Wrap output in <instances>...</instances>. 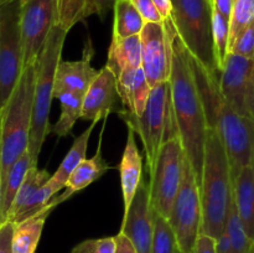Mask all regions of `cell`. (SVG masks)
Wrapping results in <instances>:
<instances>
[{"instance_id": "45", "label": "cell", "mask_w": 254, "mask_h": 253, "mask_svg": "<svg viewBox=\"0 0 254 253\" xmlns=\"http://www.w3.org/2000/svg\"><path fill=\"white\" fill-rule=\"evenodd\" d=\"M251 253H254V246H253V248H252V251H251Z\"/></svg>"}, {"instance_id": "20", "label": "cell", "mask_w": 254, "mask_h": 253, "mask_svg": "<svg viewBox=\"0 0 254 253\" xmlns=\"http://www.w3.org/2000/svg\"><path fill=\"white\" fill-rule=\"evenodd\" d=\"M233 198L248 237L254 242V163L245 166L232 180Z\"/></svg>"}, {"instance_id": "18", "label": "cell", "mask_w": 254, "mask_h": 253, "mask_svg": "<svg viewBox=\"0 0 254 253\" xmlns=\"http://www.w3.org/2000/svg\"><path fill=\"white\" fill-rule=\"evenodd\" d=\"M135 131L128 128V138H127L126 149L119 164V173H121V186L123 193L124 213L129 210L138 191L139 185L143 180V160H141L140 151L136 145Z\"/></svg>"}, {"instance_id": "26", "label": "cell", "mask_w": 254, "mask_h": 253, "mask_svg": "<svg viewBox=\"0 0 254 253\" xmlns=\"http://www.w3.org/2000/svg\"><path fill=\"white\" fill-rule=\"evenodd\" d=\"M113 10V36L129 37L140 35L145 21L130 0H117Z\"/></svg>"}, {"instance_id": "34", "label": "cell", "mask_w": 254, "mask_h": 253, "mask_svg": "<svg viewBox=\"0 0 254 253\" xmlns=\"http://www.w3.org/2000/svg\"><path fill=\"white\" fill-rule=\"evenodd\" d=\"M116 2L117 0H84L82 19L84 21L87 17L92 16V15H98L99 17L103 19L107 12L113 9Z\"/></svg>"}, {"instance_id": "11", "label": "cell", "mask_w": 254, "mask_h": 253, "mask_svg": "<svg viewBox=\"0 0 254 253\" xmlns=\"http://www.w3.org/2000/svg\"><path fill=\"white\" fill-rule=\"evenodd\" d=\"M184 161L185 154L183 144L180 138L176 136L163 144L159 150L155 166L149 173L151 206L165 218H169L170 216L173 203L180 190Z\"/></svg>"}, {"instance_id": "30", "label": "cell", "mask_w": 254, "mask_h": 253, "mask_svg": "<svg viewBox=\"0 0 254 253\" xmlns=\"http://www.w3.org/2000/svg\"><path fill=\"white\" fill-rule=\"evenodd\" d=\"M176 237L168 218L154 210V235L151 243V253H174Z\"/></svg>"}, {"instance_id": "5", "label": "cell", "mask_w": 254, "mask_h": 253, "mask_svg": "<svg viewBox=\"0 0 254 253\" xmlns=\"http://www.w3.org/2000/svg\"><path fill=\"white\" fill-rule=\"evenodd\" d=\"M117 114L140 138L145 151L146 166L150 173L155 166L163 144L179 136L170 81L151 88L145 111L140 117L134 116L123 108L119 109Z\"/></svg>"}, {"instance_id": "35", "label": "cell", "mask_w": 254, "mask_h": 253, "mask_svg": "<svg viewBox=\"0 0 254 253\" xmlns=\"http://www.w3.org/2000/svg\"><path fill=\"white\" fill-rule=\"evenodd\" d=\"M145 22H164L153 0H130Z\"/></svg>"}, {"instance_id": "13", "label": "cell", "mask_w": 254, "mask_h": 253, "mask_svg": "<svg viewBox=\"0 0 254 253\" xmlns=\"http://www.w3.org/2000/svg\"><path fill=\"white\" fill-rule=\"evenodd\" d=\"M119 232L133 243L138 253H151L154 235V208L150 202L149 184L141 180L129 210L124 213Z\"/></svg>"}, {"instance_id": "17", "label": "cell", "mask_w": 254, "mask_h": 253, "mask_svg": "<svg viewBox=\"0 0 254 253\" xmlns=\"http://www.w3.org/2000/svg\"><path fill=\"white\" fill-rule=\"evenodd\" d=\"M119 98L123 109L136 117H140L145 111L151 87L146 79L143 67L127 68L117 78Z\"/></svg>"}, {"instance_id": "37", "label": "cell", "mask_w": 254, "mask_h": 253, "mask_svg": "<svg viewBox=\"0 0 254 253\" xmlns=\"http://www.w3.org/2000/svg\"><path fill=\"white\" fill-rule=\"evenodd\" d=\"M192 253H217L216 252V240L211 236L200 233L196 240Z\"/></svg>"}, {"instance_id": "3", "label": "cell", "mask_w": 254, "mask_h": 253, "mask_svg": "<svg viewBox=\"0 0 254 253\" xmlns=\"http://www.w3.org/2000/svg\"><path fill=\"white\" fill-rule=\"evenodd\" d=\"M202 225L201 233L218 238L233 200V185L227 153L220 135L208 128L205 145L202 178L200 184Z\"/></svg>"}, {"instance_id": "12", "label": "cell", "mask_w": 254, "mask_h": 253, "mask_svg": "<svg viewBox=\"0 0 254 253\" xmlns=\"http://www.w3.org/2000/svg\"><path fill=\"white\" fill-rule=\"evenodd\" d=\"M176 36L178 32L171 19L145 22L141 30V67L151 88L170 79Z\"/></svg>"}, {"instance_id": "24", "label": "cell", "mask_w": 254, "mask_h": 253, "mask_svg": "<svg viewBox=\"0 0 254 253\" xmlns=\"http://www.w3.org/2000/svg\"><path fill=\"white\" fill-rule=\"evenodd\" d=\"M35 165H37V163H35L31 154H30L29 148H27L20 155V158L10 166L9 171H7L6 176L4 179V184H2V222L6 221L7 213L11 208V205L14 202L15 196H16L20 186L24 183L27 171Z\"/></svg>"}, {"instance_id": "41", "label": "cell", "mask_w": 254, "mask_h": 253, "mask_svg": "<svg viewBox=\"0 0 254 253\" xmlns=\"http://www.w3.org/2000/svg\"><path fill=\"white\" fill-rule=\"evenodd\" d=\"M216 252L217 253H233L232 243H231L230 237L227 232L223 231L222 235L216 238Z\"/></svg>"}, {"instance_id": "43", "label": "cell", "mask_w": 254, "mask_h": 253, "mask_svg": "<svg viewBox=\"0 0 254 253\" xmlns=\"http://www.w3.org/2000/svg\"><path fill=\"white\" fill-rule=\"evenodd\" d=\"M248 108H250V116L254 121V68L252 74V81H251L250 89V99H248Z\"/></svg>"}, {"instance_id": "2", "label": "cell", "mask_w": 254, "mask_h": 253, "mask_svg": "<svg viewBox=\"0 0 254 253\" xmlns=\"http://www.w3.org/2000/svg\"><path fill=\"white\" fill-rule=\"evenodd\" d=\"M191 64L208 128L213 129L222 140L233 180L245 166L254 163V121L236 112L223 98L218 84L220 74L206 71L192 56Z\"/></svg>"}, {"instance_id": "39", "label": "cell", "mask_w": 254, "mask_h": 253, "mask_svg": "<svg viewBox=\"0 0 254 253\" xmlns=\"http://www.w3.org/2000/svg\"><path fill=\"white\" fill-rule=\"evenodd\" d=\"M233 4H235V0H212L213 9L217 12H220L227 20H231Z\"/></svg>"}, {"instance_id": "36", "label": "cell", "mask_w": 254, "mask_h": 253, "mask_svg": "<svg viewBox=\"0 0 254 253\" xmlns=\"http://www.w3.org/2000/svg\"><path fill=\"white\" fill-rule=\"evenodd\" d=\"M14 223L4 221L0 223V253H12L11 240Z\"/></svg>"}, {"instance_id": "6", "label": "cell", "mask_w": 254, "mask_h": 253, "mask_svg": "<svg viewBox=\"0 0 254 253\" xmlns=\"http://www.w3.org/2000/svg\"><path fill=\"white\" fill-rule=\"evenodd\" d=\"M69 29L66 26L56 25L49 34L46 44L36 61L34 116L29 141V150L35 163L39 160L45 139L51 133L50 111L52 99L55 98V77L57 66L62 60V50Z\"/></svg>"}, {"instance_id": "38", "label": "cell", "mask_w": 254, "mask_h": 253, "mask_svg": "<svg viewBox=\"0 0 254 253\" xmlns=\"http://www.w3.org/2000/svg\"><path fill=\"white\" fill-rule=\"evenodd\" d=\"M114 237H116V252L114 253H138L134 248L133 243L123 233L119 232Z\"/></svg>"}, {"instance_id": "7", "label": "cell", "mask_w": 254, "mask_h": 253, "mask_svg": "<svg viewBox=\"0 0 254 253\" xmlns=\"http://www.w3.org/2000/svg\"><path fill=\"white\" fill-rule=\"evenodd\" d=\"M178 37L191 56L212 74H220L212 35V0H171Z\"/></svg>"}, {"instance_id": "8", "label": "cell", "mask_w": 254, "mask_h": 253, "mask_svg": "<svg viewBox=\"0 0 254 253\" xmlns=\"http://www.w3.org/2000/svg\"><path fill=\"white\" fill-rule=\"evenodd\" d=\"M78 22V14L59 0H21L20 34L24 68L36 63L49 34L56 25L71 30Z\"/></svg>"}, {"instance_id": "33", "label": "cell", "mask_w": 254, "mask_h": 253, "mask_svg": "<svg viewBox=\"0 0 254 253\" xmlns=\"http://www.w3.org/2000/svg\"><path fill=\"white\" fill-rule=\"evenodd\" d=\"M230 52L246 59H254V21L236 37Z\"/></svg>"}, {"instance_id": "42", "label": "cell", "mask_w": 254, "mask_h": 253, "mask_svg": "<svg viewBox=\"0 0 254 253\" xmlns=\"http://www.w3.org/2000/svg\"><path fill=\"white\" fill-rule=\"evenodd\" d=\"M2 184H4V178H2V160H1V118H0V223L2 222L1 207H2Z\"/></svg>"}, {"instance_id": "1", "label": "cell", "mask_w": 254, "mask_h": 253, "mask_svg": "<svg viewBox=\"0 0 254 253\" xmlns=\"http://www.w3.org/2000/svg\"><path fill=\"white\" fill-rule=\"evenodd\" d=\"M169 81L179 138L185 158L190 163L200 186L208 123L193 74L191 55L178 36L174 41L173 66Z\"/></svg>"}, {"instance_id": "14", "label": "cell", "mask_w": 254, "mask_h": 253, "mask_svg": "<svg viewBox=\"0 0 254 253\" xmlns=\"http://www.w3.org/2000/svg\"><path fill=\"white\" fill-rule=\"evenodd\" d=\"M253 68L254 59H246L230 52L218 77L220 91L223 98L236 112L246 117H251L248 99Z\"/></svg>"}, {"instance_id": "23", "label": "cell", "mask_w": 254, "mask_h": 253, "mask_svg": "<svg viewBox=\"0 0 254 253\" xmlns=\"http://www.w3.org/2000/svg\"><path fill=\"white\" fill-rule=\"evenodd\" d=\"M97 123H98V122H92L91 126H89L83 133L79 134V135L74 139L71 149H69L68 153L66 154V156H64V159L62 160V163L60 164L59 169L55 171V174H52L50 180L47 181V185H49L55 192H59L60 190L66 188L67 181H68L69 176L72 175L74 169L86 159L89 136H91L92 131H93Z\"/></svg>"}, {"instance_id": "10", "label": "cell", "mask_w": 254, "mask_h": 253, "mask_svg": "<svg viewBox=\"0 0 254 253\" xmlns=\"http://www.w3.org/2000/svg\"><path fill=\"white\" fill-rule=\"evenodd\" d=\"M169 222L176 237V246L181 253H192L196 240L201 233L202 207L200 186L190 163L184 161L183 181L173 203Z\"/></svg>"}, {"instance_id": "21", "label": "cell", "mask_w": 254, "mask_h": 253, "mask_svg": "<svg viewBox=\"0 0 254 253\" xmlns=\"http://www.w3.org/2000/svg\"><path fill=\"white\" fill-rule=\"evenodd\" d=\"M106 66L116 74L117 78L127 68L141 67L140 35L129 37H112Z\"/></svg>"}, {"instance_id": "15", "label": "cell", "mask_w": 254, "mask_h": 253, "mask_svg": "<svg viewBox=\"0 0 254 253\" xmlns=\"http://www.w3.org/2000/svg\"><path fill=\"white\" fill-rule=\"evenodd\" d=\"M119 93L117 77L107 66L99 69L83 98L81 119L88 122H98L107 118L108 114L118 113Z\"/></svg>"}, {"instance_id": "27", "label": "cell", "mask_w": 254, "mask_h": 253, "mask_svg": "<svg viewBox=\"0 0 254 253\" xmlns=\"http://www.w3.org/2000/svg\"><path fill=\"white\" fill-rule=\"evenodd\" d=\"M51 174L46 170V169H39L37 165L30 168V170L27 171L26 176H25V180L22 183V185L20 186L19 191H17L16 196H15V200L12 202L11 208H10L9 213H7L6 221L11 220L17 212H19L20 208L50 180L51 178Z\"/></svg>"}, {"instance_id": "16", "label": "cell", "mask_w": 254, "mask_h": 253, "mask_svg": "<svg viewBox=\"0 0 254 253\" xmlns=\"http://www.w3.org/2000/svg\"><path fill=\"white\" fill-rule=\"evenodd\" d=\"M93 56L94 50L91 39H88L81 60H77V61H62L61 60L57 66L56 77H55V98L64 92H73V93H79L83 96L86 94L99 72L92 66Z\"/></svg>"}, {"instance_id": "19", "label": "cell", "mask_w": 254, "mask_h": 253, "mask_svg": "<svg viewBox=\"0 0 254 253\" xmlns=\"http://www.w3.org/2000/svg\"><path fill=\"white\" fill-rule=\"evenodd\" d=\"M59 205V198H57V196H55L46 210L40 212L39 215L32 216V217L27 218V220L21 221V222L14 223L11 240L12 253L36 252L37 245H39L42 231H44L45 222H46L51 211Z\"/></svg>"}, {"instance_id": "22", "label": "cell", "mask_w": 254, "mask_h": 253, "mask_svg": "<svg viewBox=\"0 0 254 253\" xmlns=\"http://www.w3.org/2000/svg\"><path fill=\"white\" fill-rule=\"evenodd\" d=\"M109 169H111V165H109V163H107V161L104 160L103 155H102L101 144H99L96 154H94L92 158L84 159V160L74 169V171L72 173V175L69 176L68 181H67L66 184V191H64L62 195L57 196L60 203L68 200L73 193L88 188L91 184H93L94 181L101 179Z\"/></svg>"}, {"instance_id": "25", "label": "cell", "mask_w": 254, "mask_h": 253, "mask_svg": "<svg viewBox=\"0 0 254 253\" xmlns=\"http://www.w3.org/2000/svg\"><path fill=\"white\" fill-rule=\"evenodd\" d=\"M61 103V116L60 119L51 126V133L60 138L67 136L72 133L74 124L82 117L83 108V94L73 92H64L56 97Z\"/></svg>"}, {"instance_id": "9", "label": "cell", "mask_w": 254, "mask_h": 253, "mask_svg": "<svg viewBox=\"0 0 254 253\" xmlns=\"http://www.w3.org/2000/svg\"><path fill=\"white\" fill-rule=\"evenodd\" d=\"M20 7L21 0H0V109L9 101L24 69Z\"/></svg>"}, {"instance_id": "32", "label": "cell", "mask_w": 254, "mask_h": 253, "mask_svg": "<svg viewBox=\"0 0 254 253\" xmlns=\"http://www.w3.org/2000/svg\"><path fill=\"white\" fill-rule=\"evenodd\" d=\"M116 237H102L86 240L78 243L71 253H114Z\"/></svg>"}, {"instance_id": "29", "label": "cell", "mask_w": 254, "mask_h": 253, "mask_svg": "<svg viewBox=\"0 0 254 253\" xmlns=\"http://www.w3.org/2000/svg\"><path fill=\"white\" fill-rule=\"evenodd\" d=\"M212 35L215 45V55L218 69L225 66L227 55L230 54V20L223 17L220 12L212 11Z\"/></svg>"}, {"instance_id": "28", "label": "cell", "mask_w": 254, "mask_h": 253, "mask_svg": "<svg viewBox=\"0 0 254 253\" xmlns=\"http://www.w3.org/2000/svg\"><path fill=\"white\" fill-rule=\"evenodd\" d=\"M225 231L227 232L231 243H232L233 253H251L254 242L248 237L247 232H246L245 226L238 215L235 198L231 202L230 210H228Z\"/></svg>"}, {"instance_id": "4", "label": "cell", "mask_w": 254, "mask_h": 253, "mask_svg": "<svg viewBox=\"0 0 254 253\" xmlns=\"http://www.w3.org/2000/svg\"><path fill=\"white\" fill-rule=\"evenodd\" d=\"M36 63L22 69L20 78L5 107L0 109L1 118L2 178L10 166L29 148L35 101Z\"/></svg>"}, {"instance_id": "31", "label": "cell", "mask_w": 254, "mask_h": 253, "mask_svg": "<svg viewBox=\"0 0 254 253\" xmlns=\"http://www.w3.org/2000/svg\"><path fill=\"white\" fill-rule=\"evenodd\" d=\"M254 21V0H235L230 20V49L236 37Z\"/></svg>"}, {"instance_id": "44", "label": "cell", "mask_w": 254, "mask_h": 253, "mask_svg": "<svg viewBox=\"0 0 254 253\" xmlns=\"http://www.w3.org/2000/svg\"><path fill=\"white\" fill-rule=\"evenodd\" d=\"M174 253H181V252H180V250H179V248L176 247V248H175V252H174Z\"/></svg>"}, {"instance_id": "40", "label": "cell", "mask_w": 254, "mask_h": 253, "mask_svg": "<svg viewBox=\"0 0 254 253\" xmlns=\"http://www.w3.org/2000/svg\"><path fill=\"white\" fill-rule=\"evenodd\" d=\"M153 2L158 9L159 14L164 19V21L171 19V16H173V1L171 0H153Z\"/></svg>"}]
</instances>
